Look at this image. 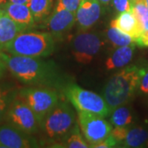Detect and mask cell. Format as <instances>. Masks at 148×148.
<instances>
[{
  "instance_id": "4",
  "label": "cell",
  "mask_w": 148,
  "mask_h": 148,
  "mask_svg": "<svg viewBox=\"0 0 148 148\" xmlns=\"http://www.w3.org/2000/svg\"><path fill=\"white\" fill-rule=\"evenodd\" d=\"M76 115L67 102H58L40 123V130L50 140H62L76 124Z\"/></svg>"
},
{
  "instance_id": "10",
  "label": "cell",
  "mask_w": 148,
  "mask_h": 148,
  "mask_svg": "<svg viewBox=\"0 0 148 148\" xmlns=\"http://www.w3.org/2000/svg\"><path fill=\"white\" fill-rule=\"evenodd\" d=\"M44 21L47 32L54 38H59L73 28L76 23V14L57 1L52 13Z\"/></svg>"
},
{
  "instance_id": "31",
  "label": "cell",
  "mask_w": 148,
  "mask_h": 148,
  "mask_svg": "<svg viewBox=\"0 0 148 148\" xmlns=\"http://www.w3.org/2000/svg\"><path fill=\"white\" fill-rule=\"evenodd\" d=\"M103 6H109L112 3V0H97Z\"/></svg>"
},
{
  "instance_id": "23",
  "label": "cell",
  "mask_w": 148,
  "mask_h": 148,
  "mask_svg": "<svg viewBox=\"0 0 148 148\" xmlns=\"http://www.w3.org/2000/svg\"><path fill=\"white\" fill-rule=\"evenodd\" d=\"M129 127L130 126H127V127H114V128H112L110 134L112 135V137L117 141L118 147L124 140V138L127 135V131L129 129Z\"/></svg>"
},
{
  "instance_id": "33",
  "label": "cell",
  "mask_w": 148,
  "mask_h": 148,
  "mask_svg": "<svg viewBox=\"0 0 148 148\" xmlns=\"http://www.w3.org/2000/svg\"><path fill=\"white\" fill-rule=\"evenodd\" d=\"M2 10V8H1V1H0V12Z\"/></svg>"
},
{
  "instance_id": "1",
  "label": "cell",
  "mask_w": 148,
  "mask_h": 148,
  "mask_svg": "<svg viewBox=\"0 0 148 148\" xmlns=\"http://www.w3.org/2000/svg\"><path fill=\"white\" fill-rule=\"evenodd\" d=\"M0 58L12 76L27 85L51 82L56 75V65L41 58L13 55L0 51Z\"/></svg>"
},
{
  "instance_id": "14",
  "label": "cell",
  "mask_w": 148,
  "mask_h": 148,
  "mask_svg": "<svg viewBox=\"0 0 148 148\" xmlns=\"http://www.w3.org/2000/svg\"><path fill=\"white\" fill-rule=\"evenodd\" d=\"M110 25L116 27L125 34L130 36L133 39L134 42L143 31V27L140 25L132 10L119 13V15L113 21H111Z\"/></svg>"
},
{
  "instance_id": "13",
  "label": "cell",
  "mask_w": 148,
  "mask_h": 148,
  "mask_svg": "<svg viewBox=\"0 0 148 148\" xmlns=\"http://www.w3.org/2000/svg\"><path fill=\"white\" fill-rule=\"evenodd\" d=\"M0 1L2 10L4 11L23 31H27L35 26L36 21L27 4L14 3L3 0Z\"/></svg>"
},
{
  "instance_id": "21",
  "label": "cell",
  "mask_w": 148,
  "mask_h": 148,
  "mask_svg": "<svg viewBox=\"0 0 148 148\" xmlns=\"http://www.w3.org/2000/svg\"><path fill=\"white\" fill-rule=\"evenodd\" d=\"M106 38L115 48L126 46L135 43L130 36L125 34L113 25H110V27L107 29Z\"/></svg>"
},
{
  "instance_id": "26",
  "label": "cell",
  "mask_w": 148,
  "mask_h": 148,
  "mask_svg": "<svg viewBox=\"0 0 148 148\" xmlns=\"http://www.w3.org/2000/svg\"><path fill=\"white\" fill-rule=\"evenodd\" d=\"M57 1H58L65 8L73 12L75 14L81 2V0H57Z\"/></svg>"
},
{
  "instance_id": "24",
  "label": "cell",
  "mask_w": 148,
  "mask_h": 148,
  "mask_svg": "<svg viewBox=\"0 0 148 148\" xmlns=\"http://www.w3.org/2000/svg\"><path fill=\"white\" fill-rule=\"evenodd\" d=\"M112 3L117 13L132 10L131 0H112Z\"/></svg>"
},
{
  "instance_id": "6",
  "label": "cell",
  "mask_w": 148,
  "mask_h": 148,
  "mask_svg": "<svg viewBox=\"0 0 148 148\" xmlns=\"http://www.w3.org/2000/svg\"><path fill=\"white\" fill-rule=\"evenodd\" d=\"M7 123L28 134H36L40 129V123L31 107L20 95L15 96L6 113Z\"/></svg>"
},
{
  "instance_id": "17",
  "label": "cell",
  "mask_w": 148,
  "mask_h": 148,
  "mask_svg": "<svg viewBox=\"0 0 148 148\" xmlns=\"http://www.w3.org/2000/svg\"><path fill=\"white\" fill-rule=\"evenodd\" d=\"M119 145L125 148L148 147V129L130 126L124 140Z\"/></svg>"
},
{
  "instance_id": "29",
  "label": "cell",
  "mask_w": 148,
  "mask_h": 148,
  "mask_svg": "<svg viewBox=\"0 0 148 148\" xmlns=\"http://www.w3.org/2000/svg\"><path fill=\"white\" fill-rule=\"evenodd\" d=\"M7 69L6 68L5 63L3 62V60L2 58H0V78L2 77V76L3 75V73L5 71V69Z\"/></svg>"
},
{
  "instance_id": "32",
  "label": "cell",
  "mask_w": 148,
  "mask_h": 148,
  "mask_svg": "<svg viewBox=\"0 0 148 148\" xmlns=\"http://www.w3.org/2000/svg\"><path fill=\"white\" fill-rule=\"evenodd\" d=\"M145 3H146V5H147V12H148V0H144Z\"/></svg>"
},
{
  "instance_id": "22",
  "label": "cell",
  "mask_w": 148,
  "mask_h": 148,
  "mask_svg": "<svg viewBox=\"0 0 148 148\" xmlns=\"http://www.w3.org/2000/svg\"><path fill=\"white\" fill-rule=\"evenodd\" d=\"M15 95L9 94L8 91L0 89V124L5 119L8 108Z\"/></svg>"
},
{
  "instance_id": "5",
  "label": "cell",
  "mask_w": 148,
  "mask_h": 148,
  "mask_svg": "<svg viewBox=\"0 0 148 148\" xmlns=\"http://www.w3.org/2000/svg\"><path fill=\"white\" fill-rule=\"evenodd\" d=\"M64 94L77 111L93 113L102 117L110 115V108L103 96L76 84L65 87Z\"/></svg>"
},
{
  "instance_id": "27",
  "label": "cell",
  "mask_w": 148,
  "mask_h": 148,
  "mask_svg": "<svg viewBox=\"0 0 148 148\" xmlns=\"http://www.w3.org/2000/svg\"><path fill=\"white\" fill-rule=\"evenodd\" d=\"M116 147H118V143H117L116 140L113 138L112 135L110 134L104 141H102L98 145H96L95 148H110Z\"/></svg>"
},
{
  "instance_id": "9",
  "label": "cell",
  "mask_w": 148,
  "mask_h": 148,
  "mask_svg": "<svg viewBox=\"0 0 148 148\" xmlns=\"http://www.w3.org/2000/svg\"><path fill=\"white\" fill-rule=\"evenodd\" d=\"M104 45L102 37L97 33L82 32L77 34L71 44L74 59L82 64H88Z\"/></svg>"
},
{
  "instance_id": "8",
  "label": "cell",
  "mask_w": 148,
  "mask_h": 148,
  "mask_svg": "<svg viewBox=\"0 0 148 148\" xmlns=\"http://www.w3.org/2000/svg\"><path fill=\"white\" fill-rule=\"evenodd\" d=\"M77 122L85 139L90 147L104 141L110 135L113 126L105 117L93 113L77 111Z\"/></svg>"
},
{
  "instance_id": "2",
  "label": "cell",
  "mask_w": 148,
  "mask_h": 148,
  "mask_svg": "<svg viewBox=\"0 0 148 148\" xmlns=\"http://www.w3.org/2000/svg\"><path fill=\"white\" fill-rule=\"evenodd\" d=\"M143 69L137 65L124 67L114 74L103 89V97L110 108V114L114 109L126 105L138 90Z\"/></svg>"
},
{
  "instance_id": "12",
  "label": "cell",
  "mask_w": 148,
  "mask_h": 148,
  "mask_svg": "<svg viewBox=\"0 0 148 148\" xmlns=\"http://www.w3.org/2000/svg\"><path fill=\"white\" fill-rule=\"evenodd\" d=\"M103 5L97 0H81L76 12V23L80 31L85 32L93 27L102 14Z\"/></svg>"
},
{
  "instance_id": "11",
  "label": "cell",
  "mask_w": 148,
  "mask_h": 148,
  "mask_svg": "<svg viewBox=\"0 0 148 148\" xmlns=\"http://www.w3.org/2000/svg\"><path fill=\"white\" fill-rule=\"evenodd\" d=\"M39 147V143L32 135L7 123L0 125V148Z\"/></svg>"
},
{
  "instance_id": "20",
  "label": "cell",
  "mask_w": 148,
  "mask_h": 148,
  "mask_svg": "<svg viewBox=\"0 0 148 148\" xmlns=\"http://www.w3.org/2000/svg\"><path fill=\"white\" fill-rule=\"evenodd\" d=\"M58 147L65 148H88L90 147L87 142L85 141L78 127V122L67 136H65L58 143Z\"/></svg>"
},
{
  "instance_id": "3",
  "label": "cell",
  "mask_w": 148,
  "mask_h": 148,
  "mask_svg": "<svg viewBox=\"0 0 148 148\" xmlns=\"http://www.w3.org/2000/svg\"><path fill=\"white\" fill-rule=\"evenodd\" d=\"M54 49V37L49 32L27 30L20 32L2 49L13 55L45 58L51 55Z\"/></svg>"
},
{
  "instance_id": "7",
  "label": "cell",
  "mask_w": 148,
  "mask_h": 148,
  "mask_svg": "<svg viewBox=\"0 0 148 148\" xmlns=\"http://www.w3.org/2000/svg\"><path fill=\"white\" fill-rule=\"evenodd\" d=\"M19 95L31 107L40 123L59 102L58 93L47 87L24 88Z\"/></svg>"
},
{
  "instance_id": "25",
  "label": "cell",
  "mask_w": 148,
  "mask_h": 148,
  "mask_svg": "<svg viewBox=\"0 0 148 148\" xmlns=\"http://www.w3.org/2000/svg\"><path fill=\"white\" fill-rule=\"evenodd\" d=\"M138 89L142 94L148 95V69H143Z\"/></svg>"
},
{
  "instance_id": "28",
  "label": "cell",
  "mask_w": 148,
  "mask_h": 148,
  "mask_svg": "<svg viewBox=\"0 0 148 148\" xmlns=\"http://www.w3.org/2000/svg\"><path fill=\"white\" fill-rule=\"evenodd\" d=\"M135 44L139 47H148V30H143L139 37L135 40Z\"/></svg>"
},
{
  "instance_id": "19",
  "label": "cell",
  "mask_w": 148,
  "mask_h": 148,
  "mask_svg": "<svg viewBox=\"0 0 148 148\" xmlns=\"http://www.w3.org/2000/svg\"><path fill=\"white\" fill-rule=\"evenodd\" d=\"M53 0H29L27 5L32 11L36 22L44 21L50 15Z\"/></svg>"
},
{
  "instance_id": "15",
  "label": "cell",
  "mask_w": 148,
  "mask_h": 148,
  "mask_svg": "<svg viewBox=\"0 0 148 148\" xmlns=\"http://www.w3.org/2000/svg\"><path fill=\"white\" fill-rule=\"evenodd\" d=\"M135 51V43L126 46L116 47L106 59V68L108 70L122 69L132 61Z\"/></svg>"
},
{
  "instance_id": "18",
  "label": "cell",
  "mask_w": 148,
  "mask_h": 148,
  "mask_svg": "<svg viewBox=\"0 0 148 148\" xmlns=\"http://www.w3.org/2000/svg\"><path fill=\"white\" fill-rule=\"evenodd\" d=\"M110 114V122L113 127H127L134 122L132 110L125 105L116 107Z\"/></svg>"
},
{
  "instance_id": "30",
  "label": "cell",
  "mask_w": 148,
  "mask_h": 148,
  "mask_svg": "<svg viewBox=\"0 0 148 148\" xmlns=\"http://www.w3.org/2000/svg\"><path fill=\"white\" fill-rule=\"evenodd\" d=\"M3 1H7L14 3H22V4H27L29 2V0H3Z\"/></svg>"
},
{
  "instance_id": "16",
  "label": "cell",
  "mask_w": 148,
  "mask_h": 148,
  "mask_svg": "<svg viewBox=\"0 0 148 148\" xmlns=\"http://www.w3.org/2000/svg\"><path fill=\"white\" fill-rule=\"evenodd\" d=\"M21 32H24L12 21L3 10L0 12V49L12 40Z\"/></svg>"
}]
</instances>
